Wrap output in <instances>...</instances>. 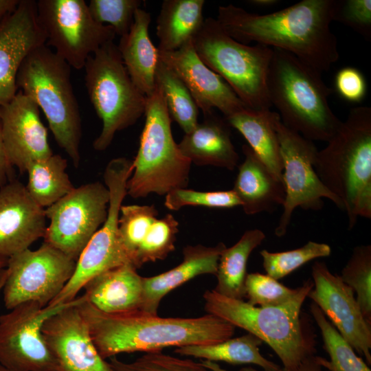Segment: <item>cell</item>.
Segmentation results:
<instances>
[{
	"label": "cell",
	"instance_id": "cell-1",
	"mask_svg": "<svg viewBox=\"0 0 371 371\" xmlns=\"http://www.w3.org/2000/svg\"><path fill=\"white\" fill-rule=\"evenodd\" d=\"M337 1L302 0L267 14L229 4L218 7L216 19L236 41L283 50L322 73L339 58L337 39L330 30Z\"/></svg>",
	"mask_w": 371,
	"mask_h": 371
},
{
	"label": "cell",
	"instance_id": "cell-2",
	"mask_svg": "<svg viewBox=\"0 0 371 371\" xmlns=\"http://www.w3.org/2000/svg\"><path fill=\"white\" fill-rule=\"evenodd\" d=\"M78 308L103 359L124 352H159L168 347L219 343L236 327L211 314L199 317H161L140 310L106 313L86 300Z\"/></svg>",
	"mask_w": 371,
	"mask_h": 371
},
{
	"label": "cell",
	"instance_id": "cell-3",
	"mask_svg": "<svg viewBox=\"0 0 371 371\" xmlns=\"http://www.w3.org/2000/svg\"><path fill=\"white\" fill-rule=\"evenodd\" d=\"M315 170L340 201L348 229L359 217L371 218V108L352 109L345 121L317 150Z\"/></svg>",
	"mask_w": 371,
	"mask_h": 371
},
{
	"label": "cell",
	"instance_id": "cell-4",
	"mask_svg": "<svg viewBox=\"0 0 371 371\" xmlns=\"http://www.w3.org/2000/svg\"><path fill=\"white\" fill-rule=\"evenodd\" d=\"M272 49L267 76L271 106L290 129L312 142H327L341 123L328 104L333 90L320 71L291 54Z\"/></svg>",
	"mask_w": 371,
	"mask_h": 371
},
{
	"label": "cell",
	"instance_id": "cell-5",
	"mask_svg": "<svg viewBox=\"0 0 371 371\" xmlns=\"http://www.w3.org/2000/svg\"><path fill=\"white\" fill-rule=\"evenodd\" d=\"M299 294L278 306H257L243 300L206 291L205 310L235 327L247 330L270 346L287 371H296L304 359L315 353L313 335L300 317L302 306L313 287L308 279Z\"/></svg>",
	"mask_w": 371,
	"mask_h": 371
},
{
	"label": "cell",
	"instance_id": "cell-6",
	"mask_svg": "<svg viewBox=\"0 0 371 371\" xmlns=\"http://www.w3.org/2000/svg\"><path fill=\"white\" fill-rule=\"evenodd\" d=\"M71 68L49 47L42 45L23 60L16 76V87L42 110L56 143L78 168L82 122Z\"/></svg>",
	"mask_w": 371,
	"mask_h": 371
},
{
	"label": "cell",
	"instance_id": "cell-7",
	"mask_svg": "<svg viewBox=\"0 0 371 371\" xmlns=\"http://www.w3.org/2000/svg\"><path fill=\"white\" fill-rule=\"evenodd\" d=\"M144 115L139 149L126 184L127 194L134 199L152 193L165 196L172 190L187 188L192 165L173 138L172 120L157 86L146 97Z\"/></svg>",
	"mask_w": 371,
	"mask_h": 371
},
{
	"label": "cell",
	"instance_id": "cell-8",
	"mask_svg": "<svg viewBox=\"0 0 371 371\" xmlns=\"http://www.w3.org/2000/svg\"><path fill=\"white\" fill-rule=\"evenodd\" d=\"M192 44L201 60L222 77L247 109L270 110L267 76L272 48L236 41L211 17L204 19Z\"/></svg>",
	"mask_w": 371,
	"mask_h": 371
},
{
	"label": "cell",
	"instance_id": "cell-9",
	"mask_svg": "<svg viewBox=\"0 0 371 371\" xmlns=\"http://www.w3.org/2000/svg\"><path fill=\"white\" fill-rule=\"evenodd\" d=\"M83 69L89 98L102 124L93 146L104 151L117 132L133 125L144 114L146 96L132 80L113 41L91 55Z\"/></svg>",
	"mask_w": 371,
	"mask_h": 371
},
{
	"label": "cell",
	"instance_id": "cell-10",
	"mask_svg": "<svg viewBox=\"0 0 371 371\" xmlns=\"http://www.w3.org/2000/svg\"><path fill=\"white\" fill-rule=\"evenodd\" d=\"M133 169V161L125 157L115 158L108 163L104 172V183L110 194L106 218L80 254L71 279L48 306L71 302L95 276L130 264L120 240L118 220Z\"/></svg>",
	"mask_w": 371,
	"mask_h": 371
},
{
	"label": "cell",
	"instance_id": "cell-11",
	"mask_svg": "<svg viewBox=\"0 0 371 371\" xmlns=\"http://www.w3.org/2000/svg\"><path fill=\"white\" fill-rule=\"evenodd\" d=\"M271 119L279 142L285 191L282 214L275 229V234L282 237L286 233L296 208L319 210L324 206V199L341 210L342 207L315 172L317 149L313 142L286 126L277 112H271Z\"/></svg>",
	"mask_w": 371,
	"mask_h": 371
},
{
	"label": "cell",
	"instance_id": "cell-12",
	"mask_svg": "<svg viewBox=\"0 0 371 371\" xmlns=\"http://www.w3.org/2000/svg\"><path fill=\"white\" fill-rule=\"evenodd\" d=\"M36 9L45 45L77 70L83 69L88 58L116 36L111 26L93 19L84 0H38Z\"/></svg>",
	"mask_w": 371,
	"mask_h": 371
},
{
	"label": "cell",
	"instance_id": "cell-13",
	"mask_svg": "<svg viewBox=\"0 0 371 371\" xmlns=\"http://www.w3.org/2000/svg\"><path fill=\"white\" fill-rule=\"evenodd\" d=\"M110 199L106 185L100 181L75 188L45 209L47 225L44 243L77 261L95 232L104 223Z\"/></svg>",
	"mask_w": 371,
	"mask_h": 371
},
{
	"label": "cell",
	"instance_id": "cell-14",
	"mask_svg": "<svg viewBox=\"0 0 371 371\" xmlns=\"http://www.w3.org/2000/svg\"><path fill=\"white\" fill-rule=\"evenodd\" d=\"M76 265V260L44 242L36 250L10 256L3 287L5 308L27 302L48 306L71 279Z\"/></svg>",
	"mask_w": 371,
	"mask_h": 371
},
{
	"label": "cell",
	"instance_id": "cell-15",
	"mask_svg": "<svg viewBox=\"0 0 371 371\" xmlns=\"http://www.w3.org/2000/svg\"><path fill=\"white\" fill-rule=\"evenodd\" d=\"M73 301L45 307L27 302L0 315V365L9 371H56V363L42 327L49 317Z\"/></svg>",
	"mask_w": 371,
	"mask_h": 371
},
{
	"label": "cell",
	"instance_id": "cell-16",
	"mask_svg": "<svg viewBox=\"0 0 371 371\" xmlns=\"http://www.w3.org/2000/svg\"><path fill=\"white\" fill-rule=\"evenodd\" d=\"M313 287L309 298L359 355L371 364V324L364 318L354 291L324 262L312 266Z\"/></svg>",
	"mask_w": 371,
	"mask_h": 371
},
{
	"label": "cell",
	"instance_id": "cell-17",
	"mask_svg": "<svg viewBox=\"0 0 371 371\" xmlns=\"http://www.w3.org/2000/svg\"><path fill=\"white\" fill-rule=\"evenodd\" d=\"M85 296L49 317L43 324L44 340L56 363V371H111L98 353L78 305Z\"/></svg>",
	"mask_w": 371,
	"mask_h": 371
},
{
	"label": "cell",
	"instance_id": "cell-18",
	"mask_svg": "<svg viewBox=\"0 0 371 371\" xmlns=\"http://www.w3.org/2000/svg\"><path fill=\"white\" fill-rule=\"evenodd\" d=\"M0 124L9 163L21 173L31 163L54 154L38 106L22 91L0 106Z\"/></svg>",
	"mask_w": 371,
	"mask_h": 371
},
{
	"label": "cell",
	"instance_id": "cell-19",
	"mask_svg": "<svg viewBox=\"0 0 371 371\" xmlns=\"http://www.w3.org/2000/svg\"><path fill=\"white\" fill-rule=\"evenodd\" d=\"M45 43L36 1L19 0L14 9L0 21V106L17 93L16 76L25 58Z\"/></svg>",
	"mask_w": 371,
	"mask_h": 371
},
{
	"label": "cell",
	"instance_id": "cell-20",
	"mask_svg": "<svg viewBox=\"0 0 371 371\" xmlns=\"http://www.w3.org/2000/svg\"><path fill=\"white\" fill-rule=\"evenodd\" d=\"M159 56L185 84L203 115L217 109L227 117L246 108L222 77L201 60L192 41L175 51L159 50Z\"/></svg>",
	"mask_w": 371,
	"mask_h": 371
},
{
	"label": "cell",
	"instance_id": "cell-21",
	"mask_svg": "<svg viewBox=\"0 0 371 371\" xmlns=\"http://www.w3.org/2000/svg\"><path fill=\"white\" fill-rule=\"evenodd\" d=\"M46 219L45 209L21 181L12 179L0 188V256L8 258L43 238Z\"/></svg>",
	"mask_w": 371,
	"mask_h": 371
},
{
	"label": "cell",
	"instance_id": "cell-22",
	"mask_svg": "<svg viewBox=\"0 0 371 371\" xmlns=\"http://www.w3.org/2000/svg\"><path fill=\"white\" fill-rule=\"evenodd\" d=\"M223 243L213 247L187 245L183 249V261L173 269L155 276L143 277V291L139 310L157 315L162 298L190 280L203 274L216 276Z\"/></svg>",
	"mask_w": 371,
	"mask_h": 371
},
{
	"label": "cell",
	"instance_id": "cell-23",
	"mask_svg": "<svg viewBox=\"0 0 371 371\" xmlns=\"http://www.w3.org/2000/svg\"><path fill=\"white\" fill-rule=\"evenodd\" d=\"M242 150L245 158L238 166L232 190L244 212L247 215L271 212L283 205V181L273 175L247 144L242 146Z\"/></svg>",
	"mask_w": 371,
	"mask_h": 371
},
{
	"label": "cell",
	"instance_id": "cell-24",
	"mask_svg": "<svg viewBox=\"0 0 371 371\" xmlns=\"http://www.w3.org/2000/svg\"><path fill=\"white\" fill-rule=\"evenodd\" d=\"M181 153L192 164L212 166L233 170L239 155L231 138L230 126L225 119L213 112L204 115L203 121L178 144Z\"/></svg>",
	"mask_w": 371,
	"mask_h": 371
},
{
	"label": "cell",
	"instance_id": "cell-25",
	"mask_svg": "<svg viewBox=\"0 0 371 371\" xmlns=\"http://www.w3.org/2000/svg\"><path fill=\"white\" fill-rule=\"evenodd\" d=\"M86 301L106 313L139 310L143 277L131 264L106 270L90 280L84 286Z\"/></svg>",
	"mask_w": 371,
	"mask_h": 371
},
{
	"label": "cell",
	"instance_id": "cell-26",
	"mask_svg": "<svg viewBox=\"0 0 371 371\" xmlns=\"http://www.w3.org/2000/svg\"><path fill=\"white\" fill-rule=\"evenodd\" d=\"M150 21L149 12L137 9L130 31L120 38L117 45L130 77L146 97L156 89L155 74L159 62V49L148 34Z\"/></svg>",
	"mask_w": 371,
	"mask_h": 371
},
{
	"label": "cell",
	"instance_id": "cell-27",
	"mask_svg": "<svg viewBox=\"0 0 371 371\" xmlns=\"http://www.w3.org/2000/svg\"><path fill=\"white\" fill-rule=\"evenodd\" d=\"M204 0H164L157 19L158 49L172 52L192 41L204 19Z\"/></svg>",
	"mask_w": 371,
	"mask_h": 371
},
{
	"label": "cell",
	"instance_id": "cell-28",
	"mask_svg": "<svg viewBox=\"0 0 371 371\" xmlns=\"http://www.w3.org/2000/svg\"><path fill=\"white\" fill-rule=\"evenodd\" d=\"M271 110L254 111L245 108L224 118L230 127L243 135L247 145L273 175L282 180L280 145L271 122Z\"/></svg>",
	"mask_w": 371,
	"mask_h": 371
},
{
	"label": "cell",
	"instance_id": "cell-29",
	"mask_svg": "<svg viewBox=\"0 0 371 371\" xmlns=\"http://www.w3.org/2000/svg\"><path fill=\"white\" fill-rule=\"evenodd\" d=\"M265 238V234L262 230L248 229L236 243L222 251L216 274L215 291L231 298L243 300L245 297L247 261L251 253Z\"/></svg>",
	"mask_w": 371,
	"mask_h": 371
},
{
	"label": "cell",
	"instance_id": "cell-30",
	"mask_svg": "<svg viewBox=\"0 0 371 371\" xmlns=\"http://www.w3.org/2000/svg\"><path fill=\"white\" fill-rule=\"evenodd\" d=\"M262 341L248 333L241 337L229 338L223 341L204 345H191L176 348L175 353L183 357L224 361L230 364H254L265 371H274L280 366L268 360L260 352Z\"/></svg>",
	"mask_w": 371,
	"mask_h": 371
},
{
	"label": "cell",
	"instance_id": "cell-31",
	"mask_svg": "<svg viewBox=\"0 0 371 371\" xmlns=\"http://www.w3.org/2000/svg\"><path fill=\"white\" fill-rule=\"evenodd\" d=\"M67 161L58 154L31 163L26 170V188L34 201L45 209L71 192L75 187L66 172Z\"/></svg>",
	"mask_w": 371,
	"mask_h": 371
},
{
	"label": "cell",
	"instance_id": "cell-32",
	"mask_svg": "<svg viewBox=\"0 0 371 371\" xmlns=\"http://www.w3.org/2000/svg\"><path fill=\"white\" fill-rule=\"evenodd\" d=\"M155 83L164 97L172 121H175L185 134L190 132L198 124L199 109L183 81L160 59Z\"/></svg>",
	"mask_w": 371,
	"mask_h": 371
},
{
	"label": "cell",
	"instance_id": "cell-33",
	"mask_svg": "<svg viewBox=\"0 0 371 371\" xmlns=\"http://www.w3.org/2000/svg\"><path fill=\"white\" fill-rule=\"evenodd\" d=\"M311 313L321 331L324 348L330 360L317 356L322 368L328 371H371L368 365L354 351L353 348L328 320L317 304L312 302Z\"/></svg>",
	"mask_w": 371,
	"mask_h": 371
},
{
	"label": "cell",
	"instance_id": "cell-34",
	"mask_svg": "<svg viewBox=\"0 0 371 371\" xmlns=\"http://www.w3.org/2000/svg\"><path fill=\"white\" fill-rule=\"evenodd\" d=\"M179 222L168 214L157 218L136 251L132 265L138 269L145 263L166 258L175 249Z\"/></svg>",
	"mask_w": 371,
	"mask_h": 371
},
{
	"label": "cell",
	"instance_id": "cell-35",
	"mask_svg": "<svg viewBox=\"0 0 371 371\" xmlns=\"http://www.w3.org/2000/svg\"><path fill=\"white\" fill-rule=\"evenodd\" d=\"M339 276L356 293L362 314L371 324V245L356 246Z\"/></svg>",
	"mask_w": 371,
	"mask_h": 371
},
{
	"label": "cell",
	"instance_id": "cell-36",
	"mask_svg": "<svg viewBox=\"0 0 371 371\" xmlns=\"http://www.w3.org/2000/svg\"><path fill=\"white\" fill-rule=\"evenodd\" d=\"M154 205H122L118 220V234L128 262L132 260L150 227L157 218Z\"/></svg>",
	"mask_w": 371,
	"mask_h": 371
},
{
	"label": "cell",
	"instance_id": "cell-37",
	"mask_svg": "<svg viewBox=\"0 0 371 371\" xmlns=\"http://www.w3.org/2000/svg\"><path fill=\"white\" fill-rule=\"evenodd\" d=\"M260 254L267 275L278 280L312 260L329 256L331 247L326 243L310 240L297 249L280 252L262 249Z\"/></svg>",
	"mask_w": 371,
	"mask_h": 371
},
{
	"label": "cell",
	"instance_id": "cell-38",
	"mask_svg": "<svg viewBox=\"0 0 371 371\" xmlns=\"http://www.w3.org/2000/svg\"><path fill=\"white\" fill-rule=\"evenodd\" d=\"M107 363L111 371H215L207 364L161 351L146 353L131 362H124L115 356L109 358Z\"/></svg>",
	"mask_w": 371,
	"mask_h": 371
},
{
	"label": "cell",
	"instance_id": "cell-39",
	"mask_svg": "<svg viewBox=\"0 0 371 371\" xmlns=\"http://www.w3.org/2000/svg\"><path fill=\"white\" fill-rule=\"evenodd\" d=\"M301 289H290L267 274L258 272L247 274L245 281L247 302L262 307L283 305L294 299Z\"/></svg>",
	"mask_w": 371,
	"mask_h": 371
},
{
	"label": "cell",
	"instance_id": "cell-40",
	"mask_svg": "<svg viewBox=\"0 0 371 371\" xmlns=\"http://www.w3.org/2000/svg\"><path fill=\"white\" fill-rule=\"evenodd\" d=\"M140 0H91L87 3L93 19L98 23L111 26L120 38L128 33L133 23Z\"/></svg>",
	"mask_w": 371,
	"mask_h": 371
},
{
	"label": "cell",
	"instance_id": "cell-41",
	"mask_svg": "<svg viewBox=\"0 0 371 371\" xmlns=\"http://www.w3.org/2000/svg\"><path fill=\"white\" fill-rule=\"evenodd\" d=\"M165 206L170 210H179L185 206H202L210 208H232L241 203L234 191L203 192L177 188L165 195Z\"/></svg>",
	"mask_w": 371,
	"mask_h": 371
},
{
	"label": "cell",
	"instance_id": "cell-42",
	"mask_svg": "<svg viewBox=\"0 0 371 371\" xmlns=\"http://www.w3.org/2000/svg\"><path fill=\"white\" fill-rule=\"evenodd\" d=\"M333 21L357 32L366 39L371 36V1L338 0Z\"/></svg>",
	"mask_w": 371,
	"mask_h": 371
},
{
	"label": "cell",
	"instance_id": "cell-43",
	"mask_svg": "<svg viewBox=\"0 0 371 371\" xmlns=\"http://www.w3.org/2000/svg\"><path fill=\"white\" fill-rule=\"evenodd\" d=\"M335 87L339 95L350 102L361 101L366 93V82L357 69L346 67L335 76Z\"/></svg>",
	"mask_w": 371,
	"mask_h": 371
},
{
	"label": "cell",
	"instance_id": "cell-44",
	"mask_svg": "<svg viewBox=\"0 0 371 371\" xmlns=\"http://www.w3.org/2000/svg\"><path fill=\"white\" fill-rule=\"evenodd\" d=\"M13 167L9 163L3 144L0 124V188L12 180Z\"/></svg>",
	"mask_w": 371,
	"mask_h": 371
},
{
	"label": "cell",
	"instance_id": "cell-45",
	"mask_svg": "<svg viewBox=\"0 0 371 371\" xmlns=\"http://www.w3.org/2000/svg\"><path fill=\"white\" fill-rule=\"evenodd\" d=\"M322 368L317 356L313 355L304 359L296 371H323Z\"/></svg>",
	"mask_w": 371,
	"mask_h": 371
},
{
	"label": "cell",
	"instance_id": "cell-46",
	"mask_svg": "<svg viewBox=\"0 0 371 371\" xmlns=\"http://www.w3.org/2000/svg\"><path fill=\"white\" fill-rule=\"evenodd\" d=\"M19 2V0H0V21L14 10Z\"/></svg>",
	"mask_w": 371,
	"mask_h": 371
},
{
	"label": "cell",
	"instance_id": "cell-47",
	"mask_svg": "<svg viewBox=\"0 0 371 371\" xmlns=\"http://www.w3.org/2000/svg\"><path fill=\"white\" fill-rule=\"evenodd\" d=\"M251 4L259 6L261 8H267L272 6L276 3H278V1L276 0H251L249 1Z\"/></svg>",
	"mask_w": 371,
	"mask_h": 371
},
{
	"label": "cell",
	"instance_id": "cell-48",
	"mask_svg": "<svg viewBox=\"0 0 371 371\" xmlns=\"http://www.w3.org/2000/svg\"><path fill=\"white\" fill-rule=\"evenodd\" d=\"M7 277L6 267L0 269V291L3 289Z\"/></svg>",
	"mask_w": 371,
	"mask_h": 371
},
{
	"label": "cell",
	"instance_id": "cell-49",
	"mask_svg": "<svg viewBox=\"0 0 371 371\" xmlns=\"http://www.w3.org/2000/svg\"><path fill=\"white\" fill-rule=\"evenodd\" d=\"M239 371H260V370H256L252 367L249 366V367L243 368ZM274 371H287V370L284 369V368H280L278 370H274Z\"/></svg>",
	"mask_w": 371,
	"mask_h": 371
},
{
	"label": "cell",
	"instance_id": "cell-50",
	"mask_svg": "<svg viewBox=\"0 0 371 371\" xmlns=\"http://www.w3.org/2000/svg\"><path fill=\"white\" fill-rule=\"evenodd\" d=\"M8 258L0 256V269L5 268L8 265Z\"/></svg>",
	"mask_w": 371,
	"mask_h": 371
},
{
	"label": "cell",
	"instance_id": "cell-51",
	"mask_svg": "<svg viewBox=\"0 0 371 371\" xmlns=\"http://www.w3.org/2000/svg\"><path fill=\"white\" fill-rule=\"evenodd\" d=\"M0 371H9V370H8L4 367L0 365Z\"/></svg>",
	"mask_w": 371,
	"mask_h": 371
}]
</instances>
